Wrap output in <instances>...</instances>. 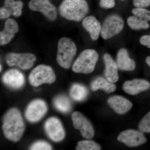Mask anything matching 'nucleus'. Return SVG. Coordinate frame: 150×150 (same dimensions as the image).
Wrapping results in <instances>:
<instances>
[{
    "label": "nucleus",
    "mask_w": 150,
    "mask_h": 150,
    "mask_svg": "<svg viewBox=\"0 0 150 150\" xmlns=\"http://www.w3.org/2000/svg\"><path fill=\"white\" fill-rule=\"evenodd\" d=\"M25 128L24 121L18 109L12 108L6 113L2 129L6 139L13 142H18L22 137Z\"/></svg>",
    "instance_id": "f257e3e1"
},
{
    "label": "nucleus",
    "mask_w": 150,
    "mask_h": 150,
    "mask_svg": "<svg viewBox=\"0 0 150 150\" xmlns=\"http://www.w3.org/2000/svg\"><path fill=\"white\" fill-rule=\"evenodd\" d=\"M88 6L85 0H64L59 8L61 16L68 20L80 21L88 13Z\"/></svg>",
    "instance_id": "f03ea898"
},
{
    "label": "nucleus",
    "mask_w": 150,
    "mask_h": 150,
    "mask_svg": "<svg viewBox=\"0 0 150 150\" xmlns=\"http://www.w3.org/2000/svg\"><path fill=\"white\" fill-rule=\"evenodd\" d=\"M76 52V46L72 40L62 38L58 44L56 60L58 64L64 69H69Z\"/></svg>",
    "instance_id": "7ed1b4c3"
},
{
    "label": "nucleus",
    "mask_w": 150,
    "mask_h": 150,
    "mask_svg": "<svg viewBox=\"0 0 150 150\" xmlns=\"http://www.w3.org/2000/svg\"><path fill=\"white\" fill-rule=\"evenodd\" d=\"M98 59V54L93 49H88L82 52L73 65V71L88 74L94 70Z\"/></svg>",
    "instance_id": "20e7f679"
},
{
    "label": "nucleus",
    "mask_w": 150,
    "mask_h": 150,
    "mask_svg": "<svg viewBox=\"0 0 150 150\" xmlns=\"http://www.w3.org/2000/svg\"><path fill=\"white\" fill-rule=\"evenodd\" d=\"M28 79L31 85L36 87L43 83H53L56 81V76L51 67L41 64L38 65L31 71Z\"/></svg>",
    "instance_id": "39448f33"
},
{
    "label": "nucleus",
    "mask_w": 150,
    "mask_h": 150,
    "mask_svg": "<svg viewBox=\"0 0 150 150\" xmlns=\"http://www.w3.org/2000/svg\"><path fill=\"white\" fill-rule=\"evenodd\" d=\"M124 26V21L120 16L112 15L108 17L103 22L101 28V37L105 40L114 37L122 31Z\"/></svg>",
    "instance_id": "423d86ee"
},
{
    "label": "nucleus",
    "mask_w": 150,
    "mask_h": 150,
    "mask_svg": "<svg viewBox=\"0 0 150 150\" xmlns=\"http://www.w3.org/2000/svg\"><path fill=\"white\" fill-rule=\"evenodd\" d=\"M5 60L10 67L16 66L22 69L28 70L33 67L36 57L31 53H10L6 56Z\"/></svg>",
    "instance_id": "0eeeda50"
},
{
    "label": "nucleus",
    "mask_w": 150,
    "mask_h": 150,
    "mask_svg": "<svg viewBox=\"0 0 150 150\" xmlns=\"http://www.w3.org/2000/svg\"><path fill=\"white\" fill-rule=\"evenodd\" d=\"M48 107L41 99H36L30 102L25 110V116L30 122L35 123L40 121L46 114Z\"/></svg>",
    "instance_id": "6e6552de"
},
{
    "label": "nucleus",
    "mask_w": 150,
    "mask_h": 150,
    "mask_svg": "<svg viewBox=\"0 0 150 150\" xmlns=\"http://www.w3.org/2000/svg\"><path fill=\"white\" fill-rule=\"evenodd\" d=\"M28 6L31 10L40 12L50 21L57 18V9L49 0H31Z\"/></svg>",
    "instance_id": "1a4fd4ad"
},
{
    "label": "nucleus",
    "mask_w": 150,
    "mask_h": 150,
    "mask_svg": "<svg viewBox=\"0 0 150 150\" xmlns=\"http://www.w3.org/2000/svg\"><path fill=\"white\" fill-rule=\"evenodd\" d=\"M71 118L74 127L80 131L81 135L83 138L86 139L93 138L95 134L94 129L87 118L78 111L73 112Z\"/></svg>",
    "instance_id": "9d476101"
},
{
    "label": "nucleus",
    "mask_w": 150,
    "mask_h": 150,
    "mask_svg": "<svg viewBox=\"0 0 150 150\" xmlns=\"http://www.w3.org/2000/svg\"><path fill=\"white\" fill-rule=\"evenodd\" d=\"M44 129L48 137L54 142H61L64 139V129L61 121L56 117L47 119L44 125Z\"/></svg>",
    "instance_id": "9b49d317"
},
{
    "label": "nucleus",
    "mask_w": 150,
    "mask_h": 150,
    "mask_svg": "<svg viewBox=\"0 0 150 150\" xmlns=\"http://www.w3.org/2000/svg\"><path fill=\"white\" fill-rule=\"evenodd\" d=\"M117 139L129 147H136L143 144L147 139L142 132L129 129L121 132L118 135Z\"/></svg>",
    "instance_id": "f8f14e48"
},
{
    "label": "nucleus",
    "mask_w": 150,
    "mask_h": 150,
    "mask_svg": "<svg viewBox=\"0 0 150 150\" xmlns=\"http://www.w3.org/2000/svg\"><path fill=\"white\" fill-rule=\"evenodd\" d=\"M23 3L21 1L5 0L4 6L0 9L1 19H8L11 15L18 17L22 13Z\"/></svg>",
    "instance_id": "ddd939ff"
},
{
    "label": "nucleus",
    "mask_w": 150,
    "mask_h": 150,
    "mask_svg": "<svg viewBox=\"0 0 150 150\" xmlns=\"http://www.w3.org/2000/svg\"><path fill=\"white\" fill-rule=\"evenodd\" d=\"M2 81L5 84L9 87L18 89L24 85L25 77L21 72L13 69L4 73L3 76Z\"/></svg>",
    "instance_id": "4468645a"
},
{
    "label": "nucleus",
    "mask_w": 150,
    "mask_h": 150,
    "mask_svg": "<svg viewBox=\"0 0 150 150\" xmlns=\"http://www.w3.org/2000/svg\"><path fill=\"white\" fill-rule=\"evenodd\" d=\"M150 87V83L146 80L142 79L126 81L123 83L122 86L123 91L131 95H136L149 89Z\"/></svg>",
    "instance_id": "2eb2a0df"
},
{
    "label": "nucleus",
    "mask_w": 150,
    "mask_h": 150,
    "mask_svg": "<svg viewBox=\"0 0 150 150\" xmlns=\"http://www.w3.org/2000/svg\"><path fill=\"white\" fill-rule=\"evenodd\" d=\"M18 25L13 19H7L4 27L0 33V44L4 46L8 44L13 38L15 34L18 31Z\"/></svg>",
    "instance_id": "dca6fc26"
},
{
    "label": "nucleus",
    "mask_w": 150,
    "mask_h": 150,
    "mask_svg": "<svg viewBox=\"0 0 150 150\" xmlns=\"http://www.w3.org/2000/svg\"><path fill=\"white\" fill-rule=\"evenodd\" d=\"M108 103L116 113L123 114L131 110L133 104L129 100L120 96H114L108 100Z\"/></svg>",
    "instance_id": "f3484780"
},
{
    "label": "nucleus",
    "mask_w": 150,
    "mask_h": 150,
    "mask_svg": "<svg viewBox=\"0 0 150 150\" xmlns=\"http://www.w3.org/2000/svg\"><path fill=\"white\" fill-rule=\"evenodd\" d=\"M103 60L105 65L104 74L106 79L112 83L117 82L119 80V76L116 63L108 54H104Z\"/></svg>",
    "instance_id": "a211bd4d"
},
{
    "label": "nucleus",
    "mask_w": 150,
    "mask_h": 150,
    "mask_svg": "<svg viewBox=\"0 0 150 150\" xmlns=\"http://www.w3.org/2000/svg\"><path fill=\"white\" fill-rule=\"evenodd\" d=\"M82 25L89 33L92 40L95 41L98 39L101 32V26L96 18L92 16L86 17L83 20Z\"/></svg>",
    "instance_id": "6ab92c4d"
},
{
    "label": "nucleus",
    "mask_w": 150,
    "mask_h": 150,
    "mask_svg": "<svg viewBox=\"0 0 150 150\" xmlns=\"http://www.w3.org/2000/svg\"><path fill=\"white\" fill-rule=\"evenodd\" d=\"M116 63L118 69L122 71H132L136 68L135 61L129 57L125 48H122L118 51Z\"/></svg>",
    "instance_id": "aec40b11"
},
{
    "label": "nucleus",
    "mask_w": 150,
    "mask_h": 150,
    "mask_svg": "<svg viewBox=\"0 0 150 150\" xmlns=\"http://www.w3.org/2000/svg\"><path fill=\"white\" fill-rule=\"evenodd\" d=\"M91 88L93 91H96L98 90H103L106 93L109 94L116 90L115 85L105 79L102 77L97 78L92 83Z\"/></svg>",
    "instance_id": "412c9836"
},
{
    "label": "nucleus",
    "mask_w": 150,
    "mask_h": 150,
    "mask_svg": "<svg viewBox=\"0 0 150 150\" xmlns=\"http://www.w3.org/2000/svg\"><path fill=\"white\" fill-rule=\"evenodd\" d=\"M70 96L76 101L84 100L88 95V91L85 86L79 83L73 85L70 89Z\"/></svg>",
    "instance_id": "4be33fe9"
},
{
    "label": "nucleus",
    "mask_w": 150,
    "mask_h": 150,
    "mask_svg": "<svg viewBox=\"0 0 150 150\" xmlns=\"http://www.w3.org/2000/svg\"><path fill=\"white\" fill-rule=\"evenodd\" d=\"M54 106L57 110L64 113L69 112L71 109V104L67 96L60 95L54 99Z\"/></svg>",
    "instance_id": "5701e85b"
},
{
    "label": "nucleus",
    "mask_w": 150,
    "mask_h": 150,
    "mask_svg": "<svg viewBox=\"0 0 150 150\" xmlns=\"http://www.w3.org/2000/svg\"><path fill=\"white\" fill-rule=\"evenodd\" d=\"M127 23L129 27L134 30L147 29L149 27L148 21L143 20L135 16L128 18Z\"/></svg>",
    "instance_id": "b1692460"
},
{
    "label": "nucleus",
    "mask_w": 150,
    "mask_h": 150,
    "mask_svg": "<svg viewBox=\"0 0 150 150\" xmlns=\"http://www.w3.org/2000/svg\"><path fill=\"white\" fill-rule=\"evenodd\" d=\"M101 147L96 142L91 140H84L78 142L77 150H100Z\"/></svg>",
    "instance_id": "393cba45"
},
{
    "label": "nucleus",
    "mask_w": 150,
    "mask_h": 150,
    "mask_svg": "<svg viewBox=\"0 0 150 150\" xmlns=\"http://www.w3.org/2000/svg\"><path fill=\"white\" fill-rule=\"evenodd\" d=\"M132 13L135 16L146 21H150V11L144 8H136L133 9Z\"/></svg>",
    "instance_id": "a878e982"
},
{
    "label": "nucleus",
    "mask_w": 150,
    "mask_h": 150,
    "mask_svg": "<svg viewBox=\"0 0 150 150\" xmlns=\"http://www.w3.org/2000/svg\"><path fill=\"white\" fill-rule=\"evenodd\" d=\"M139 128L141 132L150 133V111L140 121Z\"/></svg>",
    "instance_id": "bb28decb"
},
{
    "label": "nucleus",
    "mask_w": 150,
    "mask_h": 150,
    "mask_svg": "<svg viewBox=\"0 0 150 150\" xmlns=\"http://www.w3.org/2000/svg\"><path fill=\"white\" fill-rule=\"evenodd\" d=\"M30 150H50L52 149L51 145L48 142L43 141H39L35 142L30 146Z\"/></svg>",
    "instance_id": "cd10ccee"
},
{
    "label": "nucleus",
    "mask_w": 150,
    "mask_h": 150,
    "mask_svg": "<svg viewBox=\"0 0 150 150\" xmlns=\"http://www.w3.org/2000/svg\"><path fill=\"white\" fill-rule=\"evenodd\" d=\"M134 4L136 8L147 7L150 6V0H134Z\"/></svg>",
    "instance_id": "c85d7f7f"
},
{
    "label": "nucleus",
    "mask_w": 150,
    "mask_h": 150,
    "mask_svg": "<svg viewBox=\"0 0 150 150\" xmlns=\"http://www.w3.org/2000/svg\"><path fill=\"white\" fill-rule=\"evenodd\" d=\"M100 5L103 8H112L115 6V0H100Z\"/></svg>",
    "instance_id": "c756f323"
},
{
    "label": "nucleus",
    "mask_w": 150,
    "mask_h": 150,
    "mask_svg": "<svg viewBox=\"0 0 150 150\" xmlns=\"http://www.w3.org/2000/svg\"><path fill=\"white\" fill-rule=\"evenodd\" d=\"M140 42L142 45L147 46L150 48V35H145L140 38Z\"/></svg>",
    "instance_id": "7c9ffc66"
},
{
    "label": "nucleus",
    "mask_w": 150,
    "mask_h": 150,
    "mask_svg": "<svg viewBox=\"0 0 150 150\" xmlns=\"http://www.w3.org/2000/svg\"><path fill=\"white\" fill-rule=\"evenodd\" d=\"M146 62L147 64H148V65L150 67V56L148 57L146 59Z\"/></svg>",
    "instance_id": "2f4dec72"
},
{
    "label": "nucleus",
    "mask_w": 150,
    "mask_h": 150,
    "mask_svg": "<svg viewBox=\"0 0 150 150\" xmlns=\"http://www.w3.org/2000/svg\"><path fill=\"white\" fill-rule=\"evenodd\" d=\"M2 69V68L1 64V71Z\"/></svg>",
    "instance_id": "473e14b6"
},
{
    "label": "nucleus",
    "mask_w": 150,
    "mask_h": 150,
    "mask_svg": "<svg viewBox=\"0 0 150 150\" xmlns=\"http://www.w3.org/2000/svg\"><path fill=\"white\" fill-rule=\"evenodd\" d=\"M121 1H125V0H121Z\"/></svg>",
    "instance_id": "72a5a7b5"
}]
</instances>
